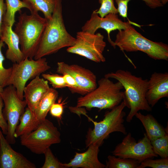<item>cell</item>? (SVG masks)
<instances>
[{
    "label": "cell",
    "instance_id": "cell-22",
    "mask_svg": "<svg viewBox=\"0 0 168 168\" xmlns=\"http://www.w3.org/2000/svg\"><path fill=\"white\" fill-rule=\"evenodd\" d=\"M27 3L30 7L31 13H37L41 12L44 18L47 20L50 19L54 11L56 0H23Z\"/></svg>",
    "mask_w": 168,
    "mask_h": 168
},
{
    "label": "cell",
    "instance_id": "cell-5",
    "mask_svg": "<svg viewBox=\"0 0 168 168\" xmlns=\"http://www.w3.org/2000/svg\"><path fill=\"white\" fill-rule=\"evenodd\" d=\"M110 79L99 80L95 89L77 99L76 107L111 110L119 105L123 100L124 87L119 82L114 83Z\"/></svg>",
    "mask_w": 168,
    "mask_h": 168
},
{
    "label": "cell",
    "instance_id": "cell-15",
    "mask_svg": "<svg viewBox=\"0 0 168 168\" xmlns=\"http://www.w3.org/2000/svg\"><path fill=\"white\" fill-rule=\"evenodd\" d=\"M168 97V73L155 72L148 80L146 99L152 108L161 98Z\"/></svg>",
    "mask_w": 168,
    "mask_h": 168
},
{
    "label": "cell",
    "instance_id": "cell-17",
    "mask_svg": "<svg viewBox=\"0 0 168 168\" xmlns=\"http://www.w3.org/2000/svg\"><path fill=\"white\" fill-rule=\"evenodd\" d=\"M50 88L47 80L39 76L34 78L23 90L24 97L27 107L32 111L34 110Z\"/></svg>",
    "mask_w": 168,
    "mask_h": 168
},
{
    "label": "cell",
    "instance_id": "cell-10",
    "mask_svg": "<svg viewBox=\"0 0 168 168\" xmlns=\"http://www.w3.org/2000/svg\"><path fill=\"white\" fill-rule=\"evenodd\" d=\"M0 95L4 105L3 114L8 125L5 138L10 144H13L16 142L14 135L16 127L27 104L25 100H21L19 98L16 89L12 85L7 86Z\"/></svg>",
    "mask_w": 168,
    "mask_h": 168
},
{
    "label": "cell",
    "instance_id": "cell-18",
    "mask_svg": "<svg viewBox=\"0 0 168 168\" xmlns=\"http://www.w3.org/2000/svg\"><path fill=\"white\" fill-rule=\"evenodd\" d=\"M0 40L7 46L5 54L7 59L15 63H19L25 58L19 47V39L13 30L12 27L3 23Z\"/></svg>",
    "mask_w": 168,
    "mask_h": 168
},
{
    "label": "cell",
    "instance_id": "cell-13",
    "mask_svg": "<svg viewBox=\"0 0 168 168\" xmlns=\"http://www.w3.org/2000/svg\"><path fill=\"white\" fill-rule=\"evenodd\" d=\"M56 72L62 75L68 73L76 82L78 94L83 96L91 91L97 87L96 77L90 70L77 64L69 65L64 62L57 63Z\"/></svg>",
    "mask_w": 168,
    "mask_h": 168
},
{
    "label": "cell",
    "instance_id": "cell-20",
    "mask_svg": "<svg viewBox=\"0 0 168 168\" xmlns=\"http://www.w3.org/2000/svg\"><path fill=\"white\" fill-rule=\"evenodd\" d=\"M58 93L53 88H50L48 91L40 100L32 112L36 119L41 122L46 119L52 104L57 98Z\"/></svg>",
    "mask_w": 168,
    "mask_h": 168
},
{
    "label": "cell",
    "instance_id": "cell-2",
    "mask_svg": "<svg viewBox=\"0 0 168 168\" xmlns=\"http://www.w3.org/2000/svg\"><path fill=\"white\" fill-rule=\"evenodd\" d=\"M104 77L117 80L124 89L123 101L126 107L130 109L126 118L127 122H130L136 114L140 110L152 111V108L146 98L148 79H143L133 75L129 71L122 69L106 74Z\"/></svg>",
    "mask_w": 168,
    "mask_h": 168
},
{
    "label": "cell",
    "instance_id": "cell-33",
    "mask_svg": "<svg viewBox=\"0 0 168 168\" xmlns=\"http://www.w3.org/2000/svg\"><path fill=\"white\" fill-rule=\"evenodd\" d=\"M62 75L65 82L66 87H68L72 92L78 93V86L74 78L71 75L68 73H64Z\"/></svg>",
    "mask_w": 168,
    "mask_h": 168
},
{
    "label": "cell",
    "instance_id": "cell-30",
    "mask_svg": "<svg viewBox=\"0 0 168 168\" xmlns=\"http://www.w3.org/2000/svg\"><path fill=\"white\" fill-rule=\"evenodd\" d=\"M147 167L152 168H168V157L161 158L156 160L151 158L146 159L140 163L138 168H144Z\"/></svg>",
    "mask_w": 168,
    "mask_h": 168
},
{
    "label": "cell",
    "instance_id": "cell-36",
    "mask_svg": "<svg viewBox=\"0 0 168 168\" xmlns=\"http://www.w3.org/2000/svg\"><path fill=\"white\" fill-rule=\"evenodd\" d=\"M161 1L163 5L166 4L168 1V0H161Z\"/></svg>",
    "mask_w": 168,
    "mask_h": 168
},
{
    "label": "cell",
    "instance_id": "cell-16",
    "mask_svg": "<svg viewBox=\"0 0 168 168\" xmlns=\"http://www.w3.org/2000/svg\"><path fill=\"white\" fill-rule=\"evenodd\" d=\"M101 145L95 143L89 145L83 152H75L74 158L67 163H63L65 168H104L105 165L101 163L98 157Z\"/></svg>",
    "mask_w": 168,
    "mask_h": 168
},
{
    "label": "cell",
    "instance_id": "cell-1",
    "mask_svg": "<svg viewBox=\"0 0 168 168\" xmlns=\"http://www.w3.org/2000/svg\"><path fill=\"white\" fill-rule=\"evenodd\" d=\"M75 40L65 28L63 16L62 0H56L51 18L47 20L34 59L55 53L63 48L72 46Z\"/></svg>",
    "mask_w": 168,
    "mask_h": 168
},
{
    "label": "cell",
    "instance_id": "cell-25",
    "mask_svg": "<svg viewBox=\"0 0 168 168\" xmlns=\"http://www.w3.org/2000/svg\"><path fill=\"white\" fill-rule=\"evenodd\" d=\"M118 6L117 8L119 15L124 18H127L128 5L131 0H114ZM146 5L152 9L162 7L161 0H142Z\"/></svg>",
    "mask_w": 168,
    "mask_h": 168
},
{
    "label": "cell",
    "instance_id": "cell-19",
    "mask_svg": "<svg viewBox=\"0 0 168 168\" xmlns=\"http://www.w3.org/2000/svg\"><path fill=\"white\" fill-rule=\"evenodd\" d=\"M135 116L142 124L151 141L168 133L166 128H164L152 114L144 115L138 112Z\"/></svg>",
    "mask_w": 168,
    "mask_h": 168
},
{
    "label": "cell",
    "instance_id": "cell-26",
    "mask_svg": "<svg viewBox=\"0 0 168 168\" xmlns=\"http://www.w3.org/2000/svg\"><path fill=\"white\" fill-rule=\"evenodd\" d=\"M151 142L156 154L162 158L168 157V133Z\"/></svg>",
    "mask_w": 168,
    "mask_h": 168
},
{
    "label": "cell",
    "instance_id": "cell-14",
    "mask_svg": "<svg viewBox=\"0 0 168 168\" xmlns=\"http://www.w3.org/2000/svg\"><path fill=\"white\" fill-rule=\"evenodd\" d=\"M0 129V168H36L35 165L13 150Z\"/></svg>",
    "mask_w": 168,
    "mask_h": 168
},
{
    "label": "cell",
    "instance_id": "cell-34",
    "mask_svg": "<svg viewBox=\"0 0 168 168\" xmlns=\"http://www.w3.org/2000/svg\"><path fill=\"white\" fill-rule=\"evenodd\" d=\"M3 105V100L0 94V128L3 134L6 135L8 131V125L3 114L2 109Z\"/></svg>",
    "mask_w": 168,
    "mask_h": 168
},
{
    "label": "cell",
    "instance_id": "cell-4",
    "mask_svg": "<svg viewBox=\"0 0 168 168\" xmlns=\"http://www.w3.org/2000/svg\"><path fill=\"white\" fill-rule=\"evenodd\" d=\"M47 23V20L37 13H21L14 31L20 41L25 58H34Z\"/></svg>",
    "mask_w": 168,
    "mask_h": 168
},
{
    "label": "cell",
    "instance_id": "cell-11",
    "mask_svg": "<svg viewBox=\"0 0 168 168\" xmlns=\"http://www.w3.org/2000/svg\"><path fill=\"white\" fill-rule=\"evenodd\" d=\"M111 152L117 157L132 159L140 163L146 159L158 156L154 152L151 142L146 133L137 142L129 133Z\"/></svg>",
    "mask_w": 168,
    "mask_h": 168
},
{
    "label": "cell",
    "instance_id": "cell-24",
    "mask_svg": "<svg viewBox=\"0 0 168 168\" xmlns=\"http://www.w3.org/2000/svg\"><path fill=\"white\" fill-rule=\"evenodd\" d=\"M140 163L134 159L110 155L107 157L105 168H138Z\"/></svg>",
    "mask_w": 168,
    "mask_h": 168
},
{
    "label": "cell",
    "instance_id": "cell-8",
    "mask_svg": "<svg viewBox=\"0 0 168 168\" xmlns=\"http://www.w3.org/2000/svg\"><path fill=\"white\" fill-rule=\"evenodd\" d=\"M21 145L37 154L44 153L52 145L59 143L60 133L53 123L46 119L36 129L20 137Z\"/></svg>",
    "mask_w": 168,
    "mask_h": 168
},
{
    "label": "cell",
    "instance_id": "cell-7",
    "mask_svg": "<svg viewBox=\"0 0 168 168\" xmlns=\"http://www.w3.org/2000/svg\"><path fill=\"white\" fill-rule=\"evenodd\" d=\"M12 68L7 86L12 85L16 89L19 98L23 100V90L27 81L39 76L49 69L50 67L45 58L34 60L26 57L19 63H14Z\"/></svg>",
    "mask_w": 168,
    "mask_h": 168
},
{
    "label": "cell",
    "instance_id": "cell-21",
    "mask_svg": "<svg viewBox=\"0 0 168 168\" xmlns=\"http://www.w3.org/2000/svg\"><path fill=\"white\" fill-rule=\"evenodd\" d=\"M19 120L20 123L15 131V138L30 133L36 129L41 123L36 119L32 111L28 107L21 116Z\"/></svg>",
    "mask_w": 168,
    "mask_h": 168
},
{
    "label": "cell",
    "instance_id": "cell-12",
    "mask_svg": "<svg viewBox=\"0 0 168 168\" xmlns=\"http://www.w3.org/2000/svg\"><path fill=\"white\" fill-rule=\"evenodd\" d=\"M140 27V26L129 20L123 22L119 19L117 14L110 13L103 17H101L94 11L91 14L90 19L87 21L82 27L83 31L92 34H95L99 29L105 30L108 34V40L113 47L114 41L111 40L110 34L111 31L118 30H124L131 25Z\"/></svg>",
    "mask_w": 168,
    "mask_h": 168
},
{
    "label": "cell",
    "instance_id": "cell-28",
    "mask_svg": "<svg viewBox=\"0 0 168 168\" xmlns=\"http://www.w3.org/2000/svg\"><path fill=\"white\" fill-rule=\"evenodd\" d=\"M100 6L98 10H95L101 17H103L110 13L117 14L118 12L115 7L114 0H98Z\"/></svg>",
    "mask_w": 168,
    "mask_h": 168
},
{
    "label": "cell",
    "instance_id": "cell-9",
    "mask_svg": "<svg viewBox=\"0 0 168 168\" xmlns=\"http://www.w3.org/2000/svg\"><path fill=\"white\" fill-rule=\"evenodd\" d=\"M75 43L67 52L84 57L96 63L104 62L103 52L106 46L104 36L100 33L92 34L82 31L77 32Z\"/></svg>",
    "mask_w": 168,
    "mask_h": 168
},
{
    "label": "cell",
    "instance_id": "cell-37",
    "mask_svg": "<svg viewBox=\"0 0 168 168\" xmlns=\"http://www.w3.org/2000/svg\"><path fill=\"white\" fill-rule=\"evenodd\" d=\"M4 90V87H3L0 84V94L3 92Z\"/></svg>",
    "mask_w": 168,
    "mask_h": 168
},
{
    "label": "cell",
    "instance_id": "cell-27",
    "mask_svg": "<svg viewBox=\"0 0 168 168\" xmlns=\"http://www.w3.org/2000/svg\"><path fill=\"white\" fill-rule=\"evenodd\" d=\"M4 46V43L0 40V84L3 87L7 86V83L11 76L12 70V67L6 68L3 65L5 58L2 54V49Z\"/></svg>",
    "mask_w": 168,
    "mask_h": 168
},
{
    "label": "cell",
    "instance_id": "cell-6",
    "mask_svg": "<svg viewBox=\"0 0 168 168\" xmlns=\"http://www.w3.org/2000/svg\"><path fill=\"white\" fill-rule=\"evenodd\" d=\"M126 107L124 102L123 101L119 105L106 111L103 120L96 122L89 118L93 123V129L89 128L86 136V147L95 143L101 145L105 139L110 134L114 132H119L124 135L127 132L124 124V118L126 115L123 110Z\"/></svg>",
    "mask_w": 168,
    "mask_h": 168
},
{
    "label": "cell",
    "instance_id": "cell-29",
    "mask_svg": "<svg viewBox=\"0 0 168 168\" xmlns=\"http://www.w3.org/2000/svg\"><path fill=\"white\" fill-rule=\"evenodd\" d=\"M44 154L45 160L41 168H65L63 163L60 162L55 157L49 148L47 149Z\"/></svg>",
    "mask_w": 168,
    "mask_h": 168
},
{
    "label": "cell",
    "instance_id": "cell-32",
    "mask_svg": "<svg viewBox=\"0 0 168 168\" xmlns=\"http://www.w3.org/2000/svg\"><path fill=\"white\" fill-rule=\"evenodd\" d=\"M63 102H58L57 103L55 102L52 105L49 112L50 114L53 116L61 120L63 112Z\"/></svg>",
    "mask_w": 168,
    "mask_h": 168
},
{
    "label": "cell",
    "instance_id": "cell-23",
    "mask_svg": "<svg viewBox=\"0 0 168 168\" xmlns=\"http://www.w3.org/2000/svg\"><path fill=\"white\" fill-rule=\"evenodd\" d=\"M6 11L3 18V23L12 27L15 22L16 12L21 11L23 8H26L29 10L30 7L26 2L20 0H5Z\"/></svg>",
    "mask_w": 168,
    "mask_h": 168
},
{
    "label": "cell",
    "instance_id": "cell-31",
    "mask_svg": "<svg viewBox=\"0 0 168 168\" xmlns=\"http://www.w3.org/2000/svg\"><path fill=\"white\" fill-rule=\"evenodd\" d=\"M42 76L43 78L48 81L54 89L63 88L66 87L63 75L44 73L42 74Z\"/></svg>",
    "mask_w": 168,
    "mask_h": 168
},
{
    "label": "cell",
    "instance_id": "cell-3",
    "mask_svg": "<svg viewBox=\"0 0 168 168\" xmlns=\"http://www.w3.org/2000/svg\"><path fill=\"white\" fill-rule=\"evenodd\" d=\"M127 52L140 51L155 60H168V45L162 42H154L142 35L130 25L119 30L114 42L113 47Z\"/></svg>",
    "mask_w": 168,
    "mask_h": 168
},
{
    "label": "cell",
    "instance_id": "cell-35",
    "mask_svg": "<svg viewBox=\"0 0 168 168\" xmlns=\"http://www.w3.org/2000/svg\"><path fill=\"white\" fill-rule=\"evenodd\" d=\"M6 11V6L5 3L4 2V0H0V40L2 27Z\"/></svg>",
    "mask_w": 168,
    "mask_h": 168
}]
</instances>
